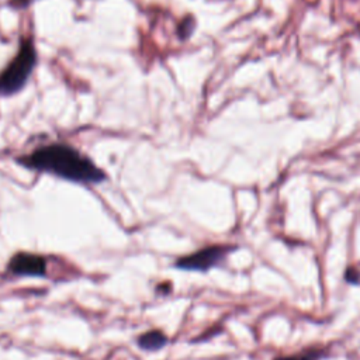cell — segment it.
<instances>
[{"label": "cell", "mask_w": 360, "mask_h": 360, "mask_svg": "<svg viewBox=\"0 0 360 360\" xmlns=\"http://www.w3.org/2000/svg\"><path fill=\"white\" fill-rule=\"evenodd\" d=\"M345 278H346V281L347 283H352V284H356V283H359V274L353 270V269H347L346 270V273H345Z\"/></svg>", "instance_id": "52a82bcc"}, {"label": "cell", "mask_w": 360, "mask_h": 360, "mask_svg": "<svg viewBox=\"0 0 360 360\" xmlns=\"http://www.w3.org/2000/svg\"><path fill=\"white\" fill-rule=\"evenodd\" d=\"M323 357V352L318 349H309L304 350L295 354H288V356H280L276 357L274 360H321Z\"/></svg>", "instance_id": "8992f818"}, {"label": "cell", "mask_w": 360, "mask_h": 360, "mask_svg": "<svg viewBox=\"0 0 360 360\" xmlns=\"http://www.w3.org/2000/svg\"><path fill=\"white\" fill-rule=\"evenodd\" d=\"M38 53L31 37L20 41L18 51L0 72V97H11L20 93L28 83L35 66Z\"/></svg>", "instance_id": "7a4b0ae2"}, {"label": "cell", "mask_w": 360, "mask_h": 360, "mask_svg": "<svg viewBox=\"0 0 360 360\" xmlns=\"http://www.w3.org/2000/svg\"><path fill=\"white\" fill-rule=\"evenodd\" d=\"M15 162L28 170L82 186H96L107 180L105 172L89 156L63 142L38 146L31 153L18 156Z\"/></svg>", "instance_id": "6da1fadb"}, {"label": "cell", "mask_w": 360, "mask_h": 360, "mask_svg": "<svg viewBox=\"0 0 360 360\" xmlns=\"http://www.w3.org/2000/svg\"><path fill=\"white\" fill-rule=\"evenodd\" d=\"M8 270L18 276L44 277L46 274V260L41 255L18 252L10 259Z\"/></svg>", "instance_id": "277c9868"}, {"label": "cell", "mask_w": 360, "mask_h": 360, "mask_svg": "<svg viewBox=\"0 0 360 360\" xmlns=\"http://www.w3.org/2000/svg\"><path fill=\"white\" fill-rule=\"evenodd\" d=\"M233 246L226 245H212L205 246L191 255L180 257L174 266L180 270L188 271H208L210 269L218 266L221 262L225 260L229 252H232Z\"/></svg>", "instance_id": "3957f363"}, {"label": "cell", "mask_w": 360, "mask_h": 360, "mask_svg": "<svg viewBox=\"0 0 360 360\" xmlns=\"http://www.w3.org/2000/svg\"><path fill=\"white\" fill-rule=\"evenodd\" d=\"M167 345V338L163 332L153 329V330H148L145 333H142L138 338V346L143 350L148 352H156L163 349Z\"/></svg>", "instance_id": "5b68a950"}]
</instances>
